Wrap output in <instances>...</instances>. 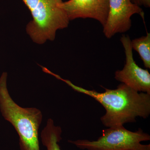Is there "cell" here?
<instances>
[{"instance_id":"obj_2","label":"cell","mask_w":150,"mask_h":150,"mask_svg":"<svg viewBox=\"0 0 150 150\" xmlns=\"http://www.w3.org/2000/svg\"><path fill=\"white\" fill-rule=\"evenodd\" d=\"M8 74L0 77V111L4 119L16 129L19 137L20 150H40L38 130L43 115L35 108H23L15 102L7 85Z\"/></svg>"},{"instance_id":"obj_10","label":"cell","mask_w":150,"mask_h":150,"mask_svg":"<svg viewBox=\"0 0 150 150\" xmlns=\"http://www.w3.org/2000/svg\"><path fill=\"white\" fill-rule=\"evenodd\" d=\"M133 4L139 6L146 8L150 7V0H131Z\"/></svg>"},{"instance_id":"obj_6","label":"cell","mask_w":150,"mask_h":150,"mask_svg":"<svg viewBox=\"0 0 150 150\" xmlns=\"http://www.w3.org/2000/svg\"><path fill=\"white\" fill-rule=\"evenodd\" d=\"M139 14L143 19L144 13L141 7L133 4L131 0H109V10L103 32L107 38L117 33H124L131 27V17Z\"/></svg>"},{"instance_id":"obj_1","label":"cell","mask_w":150,"mask_h":150,"mask_svg":"<svg viewBox=\"0 0 150 150\" xmlns=\"http://www.w3.org/2000/svg\"><path fill=\"white\" fill-rule=\"evenodd\" d=\"M56 78L70 86L75 91L91 97L104 108L105 113L100 118L105 127L123 126L136 122L138 117L146 118L150 114V94L139 92L125 84L121 83L115 89L105 88L99 93L75 85L59 75Z\"/></svg>"},{"instance_id":"obj_4","label":"cell","mask_w":150,"mask_h":150,"mask_svg":"<svg viewBox=\"0 0 150 150\" xmlns=\"http://www.w3.org/2000/svg\"><path fill=\"white\" fill-rule=\"evenodd\" d=\"M150 140V135L140 128L132 132L121 126L104 129L102 135L95 141L69 140L68 142L82 150H150V144H141Z\"/></svg>"},{"instance_id":"obj_5","label":"cell","mask_w":150,"mask_h":150,"mask_svg":"<svg viewBox=\"0 0 150 150\" xmlns=\"http://www.w3.org/2000/svg\"><path fill=\"white\" fill-rule=\"evenodd\" d=\"M131 40L123 34L120 41L125 52L126 62L122 70L115 73V79L139 92L150 94V74L147 69L139 67L134 61Z\"/></svg>"},{"instance_id":"obj_8","label":"cell","mask_w":150,"mask_h":150,"mask_svg":"<svg viewBox=\"0 0 150 150\" xmlns=\"http://www.w3.org/2000/svg\"><path fill=\"white\" fill-rule=\"evenodd\" d=\"M62 129L61 127L55 126L51 118L41 133V139L43 146L47 150H61L59 143L62 139Z\"/></svg>"},{"instance_id":"obj_7","label":"cell","mask_w":150,"mask_h":150,"mask_svg":"<svg viewBox=\"0 0 150 150\" xmlns=\"http://www.w3.org/2000/svg\"><path fill=\"white\" fill-rule=\"evenodd\" d=\"M59 7L67 14L69 21L77 18L96 20L104 27L109 10V0H69Z\"/></svg>"},{"instance_id":"obj_3","label":"cell","mask_w":150,"mask_h":150,"mask_svg":"<svg viewBox=\"0 0 150 150\" xmlns=\"http://www.w3.org/2000/svg\"><path fill=\"white\" fill-rule=\"evenodd\" d=\"M30 11L33 20L26 31L33 42L39 44L53 41L58 30L68 27L67 14L59 7L62 0H22Z\"/></svg>"},{"instance_id":"obj_9","label":"cell","mask_w":150,"mask_h":150,"mask_svg":"<svg viewBox=\"0 0 150 150\" xmlns=\"http://www.w3.org/2000/svg\"><path fill=\"white\" fill-rule=\"evenodd\" d=\"M132 49L139 54L145 68L150 69V33L131 40Z\"/></svg>"}]
</instances>
